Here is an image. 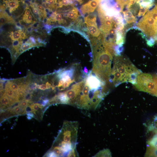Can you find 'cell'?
<instances>
[{
	"instance_id": "cell-1",
	"label": "cell",
	"mask_w": 157,
	"mask_h": 157,
	"mask_svg": "<svg viewBox=\"0 0 157 157\" xmlns=\"http://www.w3.org/2000/svg\"><path fill=\"white\" fill-rule=\"evenodd\" d=\"M92 71L101 80L108 83L111 73L113 55L107 49L102 41L99 42L93 49Z\"/></svg>"
},
{
	"instance_id": "cell-2",
	"label": "cell",
	"mask_w": 157,
	"mask_h": 157,
	"mask_svg": "<svg viewBox=\"0 0 157 157\" xmlns=\"http://www.w3.org/2000/svg\"><path fill=\"white\" fill-rule=\"evenodd\" d=\"M113 68L121 75L124 83L129 82L134 85L138 76L141 71L138 69L127 58L122 56H115Z\"/></svg>"
},
{
	"instance_id": "cell-3",
	"label": "cell",
	"mask_w": 157,
	"mask_h": 157,
	"mask_svg": "<svg viewBox=\"0 0 157 157\" xmlns=\"http://www.w3.org/2000/svg\"><path fill=\"white\" fill-rule=\"evenodd\" d=\"M78 124L77 121H65L54 142H63L76 146Z\"/></svg>"
},
{
	"instance_id": "cell-4",
	"label": "cell",
	"mask_w": 157,
	"mask_h": 157,
	"mask_svg": "<svg viewBox=\"0 0 157 157\" xmlns=\"http://www.w3.org/2000/svg\"><path fill=\"white\" fill-rule=\"evenodd\" d=\"M133 85L137 90L154 96L156 85L153 76L151 74L141 73L138 76L136 82Z\"/></svg>"
},
{
	"instance_id": "cell-5",
	"label": "cell",
	"mask_w": 157,
	"mask_h": 157,
	"mask_svg": "<svg viewBox=\"0 0 157 157\" xmlns=\"http://www.w3.org/2000/svg\"><path fill=\"white\" fill-rule=\"evenodd\" d=\"M85 78L81 81L73 84L71 88L64 92L69 100V105H75L85 82Z\"/></svg>"
},
{
	"instance_id": "cell-6",
	"label": "cell",
	"mask_w": 157,
	"mask_h": 157,
	"mask_svg": "<svg viewBox=\"0 0 157 157\" xmlns=\"http://www.w3.org/2000/svg\"><path fill=\"white\" fill-rule=\"evenodd\" d=\"M103 0H91L83 4L80 10L83 15L89 14L93 12L99 3Z\"/></svg>"
},
{
	"instance_id": "cell-7",
	"label": "cell",
	"mask_w": 157,
	"mask_h": 157,
	"mask_svg": "<svg viewBox=\"0 0 157 157\" xmlns=\"http://www.w3.org/2000/svg\"><path fill=\"white\" fill-rule=\"evenodd\" d=\"M15 101L7 96L4 93L0 98V106L1 110L7 109L13 105Z\"/></svg>"
},
{
	"instance_id": "cell-8",
	"label": "cell",
	"mask_w": 157,
	"mask_h": 157,
	"mask_svg": "<svg viewBox=\"0 0 157 157\" xmlns=\"http://www.w3.org/2000/svg\"><path fill=\"white\" fill-rule=\"evenodd\" d=\"M79 16L78 9L74 7L69 10L66 13V17L68 20L73 22Z\"/></svg>"
},
{
	"instance_id": "cell-9",
	"label": "cell",
	"mask_w": 157,
	"mask_h": 157,
	"mask_svg": "<svg viewBox=\"0 0 157 157\" xmlns=\"http://www.w3.org/2000/svg\"><path fill=\"white\" fill-rule=\"evenodd\" d=\"M5 2L10 13L15 10L19 5V1L18 0H8L6 1Z\"/></svg>"
},
{
	"instance_id": "cell-10",
	"label": "cell",
	"mask_w": 157,
	"mask_h": 157,
	"mask_svg": "<svg viewBox=\"0 0 157 157\" xmlns=\"http://www.w3.org/2000/svg\"><path fill=\"white\" fill-rule=\"evenodd\" d=\"M57 97L59 104L69 105V99L64 92L58 93Z\"/></svg>"
},
{
	"instance_id": "cell-11",
	"label": "cell",
	"mask_w": 157,
	"mask_h": 157,
	"mask_svg": "<svg viewBox=\"0 0 157 157\" xmlns=\"http://www.w3.org/2000/svg\"><path fill=\"white\" fill-rule=\"evenodd\" d=\"M145 157H157V148L148 145L147 147Z\"/></svg>"
},
{
	"instance_id": "cell-12",
	"label": "cell",
	"mask_w": 157,
	"mask_h": 157,
	"mask_svg": "<svg viewBox=\"0 0 157 157\" xmlns=\"http://www.w3.org/2000/svg\"><path fill=\"white\" fill-rule=\"evenodd\" d=\"M85 22L88 26L93 24H96V17L95 15H88L84 18Z\"/></svg>"
},
{
	"instance_id": "cell-13",
	"label": "cell",
	"mask_w": 157,
	"mask_h": 157,
	"mask_svg": "<svg viewBox=\"0 0 157 157\" xmlns=\"http://www.w3.org/2000/svg\"><path fill=\"white\" fill-rule=\"evenodd\" d=\"M7 85L10 88L17 92L20 89V84L13 81H9L6 83Z\"/></svg>"
},
{
	"instance_id": "cell-14",
	"label": "cell",
	"mask_w": 157,
	"mask_h": 157,
	"mask_svg": "<svg viewBox=\"0 0 157 157\" xmlns=\"http://www.w3.org/2000/svg\"><path fill=\"white\" fill-rule=\"evenodd\" d=\"M4 93L9 97L14 100L16 102V98L17 94V92L10 89L7 85H6L5 90Z\"/></svg>"
},
{
	"instance_id": "cell-15",
	"label": "cell",
	"mask_w": 157,
	"mask_h": 157,
	"mask_svg": "<svg viewBox=\"0 0 157 157\" xmlns=\"http://www.w3.org/2000/svg\"><path fill=\"white\" fill-rule=\"evenodd\" d=\"M22 30H20L11 32L9 36L10 38L13 40H22Z\"/></svg>"
},
{
	"instance_id": "cell-16",
	"label": "cell",
	"mask_w": 157,
	"mask_h": 157,
	"mask_svg": "<svg viewBox=\"0 0 157 157\" xmlns=\"http://www.w3.org/2000/svg\"><path fill=\"white\" fill-rule=\"evenodd\" d=\"M31 111L30 112L35 114L37 112H38L39 110H41L43 106L41 104L38 103H33L29 106Z\"/></svg>"
},
{
	"instance_id": "cell-17",
	"label": "cell",
	"mask_w": 157,
	"mask_h": 157,
	"mask_svg": "<svg viewBox=\"0 0 157 157\" xmlns=\"http://www.w3.org/2000/svg\"><path fill=\"white\" fill-rule=\"evenodd\" d=\"M94 157H111V154L108 149H104L99 151Z\"/></svg>"
},
{
	"instance_id": "cell-18",
	"label": "cell",
	"mask_w": 157,
	"mask_h": 157,
	"mask_svg": "<svg viewBox=\"0 0 157 157\" xmlns=\"http://www.w3.org/2000/svg\"><path fill=\"white\" fill-rule=\"evenodd\" d=\"M34 46L35 45L28 40L22 44L21 46V49L23 52Z\"/></svg>"
},
{
	"instance_id": "cell-19",
	"label": "cell",
	"mask_w": 157,
	"mask_h": 157,
	"mask_svg": "<svg viewBox=\"0 0 157 157\" xmlns=\"http://www.w3.org/2000/svg\"><path fill=\"white\" fill-rule=\"evenodd\" d=\"M147 143L148 145L157 148V134L154 135Z\"/></svg>"
},
{
	"instance_id": "cell-20",
	"label": "cell",
	"mask_w": 157,
	"mask_h": 157,
	"mask_svg": "<svg viewBox=\"0 0 157 157\" xmlns=\"http://www.w3.org/2000/svg\"><path fill=\"white\" fill-rule=\"evenodd\" d=\"M154 20L155 23L153 30V39L155 42V44H157V19Z\"/></svg>"
},
{
	"instance_id": "cell-21",
	"label": "cell",
	"mask_w": 157,
	"mask_h": 157,
	"mask_svg": "<svg viewBox=\"0 0 157 157\" xmlns=\"http://www.w3.org/2000/svg\"><path fill=\"white\" fill-rule=\"evenodd\" d=\"M46 1L49 8L50 9L56 7V4L57 3V0H46Z\"/></svg>"
},
{
	"instance_id": "cell-22",
	"label": "cell",
	"mask_w": 157,
	"mask_h": 157,
	"mask_svg": "<svg viewBox=\"0 0 157 157\" xmlns=\"http://www.w3.org/2000/svg\"><path fill=\"white\" fill-rule=\"evenodd\" d=\"M148 10L149 9L147 8L140 7L138 15V17H139L144 15L145 13H146Z\"/></svg>"
},
{
	"instance_id": "cell-23",
	"label": "cell",
	"mask_w": 157,
	"mask_h": 157,
	"mask_svg": "<svg viewBox=\"0 0 157 157\" xmlns=\"http://www.w3.org/2000/svg\"><path fill=\"white\" fill-rule=\"evenodd\" d=\"M78 156V153L77 151L76 147L74 148L68 154L67 157H77Z\"/></svg>"
},
{
	"instance_id": "cell-24",
	"label": "cell",
	"mask_w": 157,
	"mask_h": 157,
	"mask_svg": "<svg viewBox=\"0 0 157 157\" xmlns=\"http://www.w3.org/2000/svg\"><path fill=\"white\" fill-rule=\"evenodd\" d=\"M28 8H29L28 7L26 8L24 12V14L23 16L22 20L24 22L28 16L30 15V10H28Z\"/></svg>"
},
{
	"instance_id": "cell-25",
	"label": "cell",
	"mask_w": 157,
	"mask_h": 157,
	"mask_svg": "<svg viewBox=\"0 0 157 157\" xmlns=\"http://www.w3.org/2000/svg\"><path fill=\"white\" fill-rule=\"evenodd\" d=\"M153 76L156 85V91L154 96L157 97V74H154Z\"/></svg>"
},
{
	"instance_id": "cell-26",
	"label": "cell",
	"mask_w": 157,
	"mask_h": 157,
	"mask_svg": "<svg viewBox=\"0 0 157 157\" xmlns=\"http://www.w3.org/2000/svg\"><path fill=\"white\" fill-rule=\"evenodd\" d=\"M46 156L48 157H58L57 154L53 151L51 150L46 154Z\"/></svg>"
},
{
	"instance_id": "cell-27",
	"label": "cell",
	"mask_w": 157,
	"mask_h": 157,
	"mask_svg": "<svg viewBox=\"0 0 157 157\" xmlns=\"http://www.w3.org/2000/svg\"><path fill=\"white\" fill-rule=\"evenodd\" d=\"M28 40L31 43L35 45V46L37 45L36 44V40L33 37L30 36Z\"/></svg>"
},
{
	"instance_id": "cell-28",
	"label": "cell",
	"mask_w": 157,
	"mask_h": 157,
	"mask_svg": "<svg viewBox=\"0 0 157 157\" xmlns=\"http://www.w3.org/2000/svg\"><path fill=\"white\" fill-rule=\"evenodd\" d=\"M37 88L42 90H44L47 89L46 85L44 84L37 85Z\"/></svg>"
},
{
	"instance_id": "cell-29",
	"label": "cell",
	"mask_w": 157,
	"mask_h": 157,
	"mask_svg": "<svg viewBox=\"0 0 157 157\" xmlns=\"http://www.w3.org/2000/svg\"><path fill=\"white\" fill-rule=\"evenodd\" d=\"M32 17L31 15H29L27 17L24 22L28 24H29L32 22Z\"/></svg>"
},
{
	"instance_id": "cell-30",
	"label": "cell",
	"mask_w": 157,
	"mask_h": 157,
	"mask_svg": "<svg viewBox=\"0 0 157 157\" xmlns=\"http://www.w3.org/2000/svg\"><path fill=\"white\" fill-rule=\"evenodd\" d=\"M40 25V23L39 22L35 21H34L32 24L33 27L35 28L38 27Z\"/></svg>"
},
{
	"instance_id": "cell-31",
	"label": "cell",
	"mask_w": 157,
	"mask_h": 157,
	"mask_svg": "<svg viewBox=\"0 0 157 157\" xmlns=\"http://www.w3.org/2000/svg\"><path fill=\"white\" fill-rule=\"evenodd\" d=\"M49 100L47 99L43 100L42 103L41 104L43 106H45L46 105H48Z\"/></svg>"
},
{
	"instance_id": "cell-32",
	"label": "cell",
	"mask_w": 157,
	"mask_h": 157,
	"mask_svg": "<svg viewBox=\"0 0 157 157\" xmlns=\"http://www.w3.org/2000/svg\"><path fill=\"white\" fill-rule=\"evenodd\" d=\"M65 82V81L63 79H60L58 81V84L57 87H58L62 86Z\"/></svg>"
},
{
	"instance_id": "cell-33",
	"label": "cell",
	"mask_w": 157,
	"mask_h": 157,
	"mask_svg": "<svg viewBox=\"0 0 157 157\" xmlns=\"http://www.w3.org/2000/svg\"><path fill=\"white\" fill-rule=\"evenodd\" d=\"M36 7L38 8V9L40 11H42L44 10H43V8H44V7L42 5H38L37 4Z\"/></svg>"
},
{
	"instance_id": "cell-34",
	"label": "cell",
	"mask_w": 157,
	"mask_h": 157,
	"mask_svg": "<svg viewBox=\"0 0 157 157\" xmlns=\"http://www.w3.org/2000/svg\"><path fill=\"white\" fill-rule=\"evenodd\" d=\"M33 28L32 26H29L26 28V31L28 33H30L32 31Z\"/></svg>"
},
{
	"instance_id": "cell-35",
	"label": "cell",
	"mask_w": 157,
	"mask_h": 157,
	"mask_svg": "<svg viewBox=\"0 0 157 157\" xmlns=\"http://www.w3.org/2000/svg\"><path fill=\"white\" fill-rule=\"evenodd\" d=\"M33 13L34 14H39V12L38 10L35 7H33Z\"/></svg>"
},
{
	"instance_id": "cell-36",
	"label": "cell",
	"mask_w": 157,
	"mask_h": 157,
	"mask_svg": "<svg viewBox=\"0 0 157 157\" xmlns=\"http://www.w3.org/2000/svg\"><path fill=\"white\" fill-rule=\"evenodd\" d=\"M47 89H49L51 88H52V85L49 82H47L46 83Z\"/></svg>"
},
{
	"instance_id": "cell-37",
	"label": "cell",
	"mask_w": 157,
	"mask_h": 157,
	"mask_svg": "<svg viewBox=\"0 0 157 157\" xmlns=\"http://www.w3.org/2000/svg\"><path fill=\"white\" fill-rule=\"evenodd\" d=\"M83 72L86 75H87V74H88V69L86 68V67H85L84 68V69L83 70Z\"/></svg>"
},
{
	"instance_id": "cell-38",
	"label": "cell",
	"mask_w": 157,
	"mask_h": 157,
	"mask_svg": "<svg viewBox=\"0 0 157 157\" xmlns=\"http://www.w3.org/2000/svg\"><path fill=\"white\" fill-rule=\"evenodd\" d=\"M75 0L78 1L80 3H83V1L82 0Z\"/></svg>"
},
{
	"instance_id": "cell-39",
	"label": "cell",
	"mask_w": 157,
	"mask_h": 157,
	"mask_svg": "<svg viewBox=\"0 0 157 157\" xmlns=\"http://www.w3.org/2000/svg\"><path fill=\"white\" fill-rule=\"evenodd\" d=\"M133 0L137 2L138 0Z\"/></svg>"
}]
</instances>
